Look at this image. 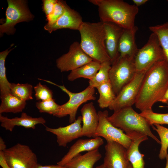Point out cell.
<instances>
[{"instance_id":"obj_1","label":"cell","mask_w":168,"mask_h":168,"mask_svg":"<svg viewBox=\"0 0 168 168\" xmlns=\"http://www.w3.org/2000/svg\"><path fill=\"white\" fill-rule=\"evenodd\" d=\"M168 88V64L165 59L154 64L146 72L135 103L141 112L151 110Z\"/></svg>"},{"instance_id":"obj_2","label":"cell","mask_w":168,"mask_h":168,"mask_svg":"<svg viewBox=\"0 0 168 168\" xmlns=\"http://www.w3.org/2000/svg\"><path fill=\"white\" fill-rule=\"evenodd\" d=\"M98 7L100 21L111 22L124 29H131L139 11L138 7L121 0H89Z\"/></svg>"},{"instance_id":"obj_3","label":"cell","mask_w":168,"mask_h":168,"mask_svg":"<svg viewBox=\"0 0 168 168\" xmlns=\"http://www.w3.org/2000/svg\"><path fill=\"white\" fill-rule=\"evenodd\" d=\"M78 31L80 43L83 51L93 60L101 63L110 61L105 45V33L103 22H83Z\"/></svg>"},{"instance_id":"obj_4","label":"cell","mask_w":168,"mask_h":168,"mask_svg":"<svg viewBox=\"0 0 168 168\" xmlns=\"http://www.w3.org/2000/svg\"><path fill=\"white\" fill-rule=\"evenodd\" d=\"M108 119L114 127L119 128L127 135L138 133L150 137L157 143L161 141L152 133L147 120L136 112L132 106L114 111Z\"/></svg>"},{"instance_id":"obj_5","label":"cell","mask_w":168,"mask_h":168,"mask_svg":"<svg viewBox=\"0 0 168 168\" xmlns=\"http://www.w3.org/2000/svg\"><path fill=\"white\" fill-rule=\"evenodd\" d=\"M42 80L60 88L69 96V100L66 103L60 105L59 109L55 116L61 118L69 115V122L71 124L76 120V115L79 107L83 103L89 100H95V88L88 86L83 91L78 93H73L63 85H58L50 81L42 79Z\"/></svg>"},{"instance_id":"obj_6","label":"cell","mask_w":168,"mask_h":168,"mask_svg":"<svg viewBox=\"0 0 168 168\" xmlns=\"http://www.w3.org/2000/svg\"><path fill=\"white\" fill-rule=\"evenodd\" d=\"M136 73L133 58L128 56H119L112 64L109 79L116 96L132 80Z\"/></svg>"},{"instance_id":"obj_7","label":"cell","mask_w":168,"mask_h":168,"mask_svg":"<svg viewBox=\"0 0 168 168\" xmlns=\"http://www.w3.org/2000/svg\"><path fill=\"white\" fill-rule=\"evenodd\" d=\"M164 59L157 35L152 33L147 43L138 49L134 58L136 72H146L157 62Z\"/></svg>"},{"instance_id":"obj_8","label":"cell","mask_w":168,"mask_h":168,"mask_svg":"<svg viewBox=\"0 0 168 168\" xmlns=\"http://www.w3.org/2000/svg\"><path fill=\"white\" fill-rule=\"evenodd\" d=\"M8 6L6 11V21L0 26V34L14 33V26L17 23L29 21L34 18L29 11L26 2L23 0H8Z\"/></svg>"},{"instance_id":"obj_9","label":"cell","mask_w":168,"mask_h":168,"mask_svg":"<svg viewBox=\"0 0 168 168\" xmlns=\"http://www.w3.org/2000/svg\"><path fill=\"white\" fill-rule=\"evenodd\" d=\"M3 152L10 168H34L38 163L36 155L27 145L18 143Z\"/></svg>"},{"instance_id":"obj_10","label":"cell","mask_w":168,"mask_h":168,"mask_svg":"<svg viewBox=\"0 0 168 168\" xmlns=\"http://www.w3.org/2000/svg\"><path fill=\"white\" fill-rule=\"evenodd\" d=\"M97 113L98 124L93 138L102 137L106 141L117 142L128 149L132 143L131 139L122 130L114 127L109 121L108 111H99Z\"/></svg>"},{"instance_id":"obj_11","label":"cell","mask_w":168,"mask_h":168,"mask_svg":"<svg viewBox=\"0 0 168 168\" xmlns=\"http://www.w3.org/2000/svg\"><path fill=\"white\" fill-rule=\"evenodd\" d=\"M146 72H136L132 80L124 86L109 107L115 111L132 106L135 104L143 79Z\"/></svg>"},{"instance_id":"obj_12","label":"cell","mask_w":168,"mask_h":168,"mask_svg":"<svg viewBox=\"0 0 168 168\" xmlns=\"http://www.w3.org/2000/svg\"><path fill=\"white\" fill-rule=\"evenodd\" d=\"M92 60L82 50L80 43L76 41L70 46L67 53L56 60V66L61 72L72 71Z\"/></svg>"},{"instance_id":"obj_13","label":"cell","mask_w":168,"mask_h":168,"mask_svg":"<svg viewBox=\"0 0 168 168\" xmlns=\"http://www.w3.org/2000/svg\"><path fill=\"white\" fill-rule=\"evenodd\" d=\"M103 165L105 168H128L130 162L127 155V149L120 144L106 141Z\"/></svg>"},{"instance_id":"obj_14","label":"cell","mask_w":168,"mask_h":168,"mask_svg":"<svg viewBox=\"0 0 168 168\" xmlns=\"http://www.w3.org/2000/svg\"><path fill=\"white\" fill-rule=\"evenodd\" d=\"M82 122V116H79L75 121L67 126L57 128L46 126L45 129L56 136L57 142L59 146L66 147L68 143L83 136Z\"/></svg>"},{"instance_id":"obj_15","label":"cell","mask_w":168,"mask_h":168,"mask_svg":"<svg viewBox=\"0 0 168 168\" xmlns=\"http://www.w3.org/2000/svg\"><path fill=\"white\" fill-rule=\"evenodd\" d=\"M105 33V45L111 64L119 57V40L124 29L111 22H103Z\"/></svg>"},{"instance_id":"obj_16","label":"cell","mask_w":168,"mask_h":168,"mask_svg":"<svg viewBox=\"0 0 168 168\" xmlns=\"http://www.w3.org/2000/svg\"><path fill=\"white\" fill-rule=\"evenodd\" d=\"M83 22L80 14L68 6L62 16L52 24L47 23L44 26V29L50 33L53 31L62 29L78 30Z\"/></svg>"},{"instance_id":"obj_17","label":"cell","mask_w":168,"mask_h":168,"mask_svg":"<svg viewBox=\"0 0 168 168\" xmlns=\"http://www.w3.org/2000/svg\"><path fill=\"white\" fill-rule=\"evenodd\" d=\"M104 143L103 140L100 137L78 139L70 147L68 152L57 164L64 166L80 152L98 149Z\"/></svg>"},{"instance_id":"obj_18","label":"cell","mask_w":168,"mask_h":168,"mask_svg":"<svg viewBox=\"0 0 168 168\" xmlns=\"http://www.w3.org/2000/svg\"><path fill=\"white\" fill-rule=\"evenodd\" d=\"M0 122L1 126L10 132H12L16 126L34 129L36 125H44L46 122L45 120L42 117H33L25 112L22 113L20 117L12 119L0 114Z\"/></svg>"},{"instance_id":"obj_19","label":"cell","mask_w":168,"mask_h":168,"mask_svg":"<svg viewBox=\"0 0 168 168\" xmlns=\"http://www.w3.org/2000/svg\"><path fill=\"white\" fill-rule=\"evenodd\" d=\"M83 125V136L93 137L98 124V116L93 103L91 102L85 104L81 110Z\"/></svg>"},{"instance_id":"obj_20","label":"cell","mask_w":168,"mask_h":168,"mask_svg":"<svg viewBox=\"0 0 168 168\" xmlns=\"http://www.w3.org/2000/svg\"><path fill=\"white\" fill-rule=\"evenodd\" d=\"M132 140V143L127 149L128 159L132 165V168H144L145 162L144 154L139 150L140 144L147 140V136L140 133H135L127 135Z\"/></svg>"},{"instance_id":"obj_21","label":"cell","mask_w":168,"mask_h":168,"mask_svg":"<svg viewBox=\"0 0 168 168\" xmlns=\"http://www.w3.org/2000/svg\"><path fill=\"white\" fill-rule=\"evenodd\" d=\"M136 26L131 29H124L118 47L120 57L128 56L134 58L138 51L135 42V34L138 30Z\"/></svg>"},{"instance_id":"obj_22","label":"cell","mask_w":168,"mask_h":168,"mask_svg":"<svg viewBox=\"0 0 168 168\" xmlns=\"http://www.w3.org/2000/svg\"><path fill=\"white\" fill-rule=\"evenodd\" d=\"M102 157L98 149L81 154L73 158L64 166L67 168H93L95 164Z\"/></svg>"},{"instance_id":"obj_23","label":"cell","mask_w":168,"mask_h":168,"mask_svg":"<svg viewBox=\"0 0 168 168\" xmlns=\"http://www.w3.org/2000/svg\"><path fill=\"white\" fill-rule=\"evenodd\" d=\"M100 66V62L93 60L71 71L68 76V79L73 81L78 78L82 77L91 80L96 76Z\"/></svg>"},{"instance_id":"obj_24","label":"cell","mask_w":168,"mask_h":168,"mask_svg":"<svg viewBox=\"0 0 168 168\" xmlns=\"http://www.w3.org/2000/svg\"><path fill=\"white\" fill-rule=\"evenodd\" d=\"M0 114L3 113H16L25 108L26 101L21 100L10 93L0 96Z\"/></svg>"},{"instance_id":"obj_25","label":"cell","mask_w":168,"mask_h":168,"mask_svg":"<svg viewBox=\"0 0 168 168\" xmlns=\"http://www.w3.org/2000/svg\"><path fill=\"white\" fill-rule=\"evenodd\" d=\"M96 88L100 95L97 100L99 107L102 109L109 107L116 97L110 81Z\"/></svg>"},{"instance_id":"obj_26","label":"cell","mask_w":168,"mask_h":168,"mask_svg":"<svg viewBox=\"0 0 168 168\" xmlns=\"http://www.w3.org/2000/svg\"><path fill=\"white\" fill-rule=\"evenodd\" d=\"M149 28L157 35L163 51L164 59L168 64V22L150 26Z\"/></svg>"},{"instance_id":"obj_27","label":"cell","mask_w":168,"mask_h":168,"mask_svg":"<svg viewBox=\"0 0 168 168\" xmlns=\"http://www.w3.org/2000/svg\"><path fill=\"white\" fill-rule=\"evenodd\" d=\"M8 48L0 53V96L10 93L11 83L7 77L5 61L7 55L13 48Z\"/></svg>"},{"instance_id":"obj_28","label":"cell","mask_w":168,"mask_h":168,"mask_svg":"<svg viewBox=\"0 0 168 168\" xmlns=\"http://www.w3.org/2000/svg\"><path fill=\"white\" fill-rule=\"evenodd\" d=\"M33 86L28 83H11L10 85V93L17 98L25 101L33 99Z\"/></svg>"},{"instance_id":"obj_29","label":"cell","mask_w":168,"mask_h":168,"mask_svg":"<svg viewBox=\"0 0 168 168\" xmlns=\"http://www.w3.org/2000/svg\"><path fill=\"white\" fill-rule=\"evenodd\" d=\"M111 63L110 61H106L101 63L98 72L95 77L89 81V86L97 88L101 84L110 81L109 71Z\"/></svg>"},{"instance_id":"obj_30","label":"cell","mask_w":168,"mask_h":168,"mask_svg":"<svg viewBox=\"0 0 168 168\" xmlns=\"http://www.w3.org/2000/svg\"><path fill=\"white\" fill-rule=\"evenodd\" d=\"M158 134L160 139L161 147L158 156L161 160L165 159L168 148V128L161 125L155 124L152 126Z\"/></svg>"},{"instance_id":"obj_31","label":"cell","mask_w":168,"mask_h":168,"mask_svg":"<svg viewBox=\"0 0 168 168\" xmlns=\"http://www.w3.org/2000/svg\"><path fill=\"white\" fill-rule=\"evenodd\" d=\"M140 114L147 120L151 126L155 124H168V113H156L151 110L141 112Z\"/></svg>"},{"instance_id":"obj_32","label":"cell","mask_w":168,"mask_h":168,"mask_svg":"<svg viewBox=\"0 0 168 168\" xmlns=\"http://www.w3.org/2000/svg\"><path fill=\"white\" fill-rule=\"evenodd\" d=\"M35 106L40 113H45L55 116L60 105L56 103L54 100L50 99L44 100H40L35 103Z\"/></svg>"},{"instance_id":"obj_33","label":"cell","mask_w":168,"mask_h":168,"mask_svg":"<svg viewBox=\"0 0 168 168\" xmlns=\"http://www.w3.org/2000/svg\"><path fill=\"white\" fill-rule=\"evenodd\" d=\"M68 6L64 1L57 0L52 13L46 17L47 24H52L57 21L64 13Z\"/></svg>"},{"instance_id":"obj_34","label":"cell","mask_w":168,"mask_h":168,"mask_svg":"<svg viewBox=\"0 0 168 168\" xmlns=\"http://www.w3.org/2000/svg\"><path fill=\"white\" fill-rule=\"evenodd\" d=\"M35 96L37 100H44L53 98V92L47 86L39 82L34 86Z\"/></svg>"},{"instance_id":"obj_35","label":"cell","mask_w":168,"mask_h":168,"mask_svg":"<svg viewBox=\"0 0 168 168\" xmlns=\"http://www.w3.org/2000/svg\"><path fill=\"white\" fill-rule=\"evenodd\" d=\"M56 1L57 0H43V10L46 17L52 13Z\"/></svg>"},{"instance_id":"obj_36","label":"cell","mask_w":168,"mask_h":168,"mask_svg":"<svg viewBox=\"0 0 168 168\" xmlns=\"http://www.w3.org/2000/svg\"><path fill=\"white\" fill-rule=\"evenodd\" d=\"M34 168H67L65 166L57 165H49L42 166L40 164L37 163Z\"/></svg>"},{"instance_id":"obj_37","label":"cell","mask_w":168,"mask_h":168,"mask_svg":"<svg viewBox=\"0 0 168 168\" xmlns=\"http://www.w3.org/2000/svg\"><path fill=\"white\" fill-rule=\"evenodd\" d=\"M0 165L2 168H10L6 162L2 151H0Z\"/></svg>"},{"instance_id":"obj_38","label":"cell","mask_w":168,"mask_h":168,"mask_svg":"<svg viewBox=\"0 0 168 168\" xmlns=\"http://www.w3.org/2000/svg\"><path fill=\"white\" fill-rule=\"evenodd\" d=\"M133 2L134 3V4L137 6L138 7L142 6L146 2H147L148 0H133Z\"/></svg>"},{"instance_id":"obj_39","label":"cell","mask_w":168,"mask_h":168,"mask_svg":"<svg viewBox=\"0 0 168 168\" xmlns=\"http://www.w3.org/2000/svg\"><path fill=\"white\" fill-rule=\"evenodd\" d=\"M159 102L166 104L168 102V88Z\"/></svg>"},{"instance_id":"obj_40","label":"cell","mask_w":168,"mask_h":168,"mask_svg":"<svg viewBox=\"0 0 168 168\" xmlns=\"http://www.w3.org/2000/svg\"><path fill=\"white\" fill-rule=\"evenodd\" d=\"M6 145L2 137H0V151H3L6 149Z\"/></svg>"},{"instance_id":"obj_41","label":"cell","mask_w":168,"mask_h":168,"mask_svg":"<svg viewBox=\"0 0 168 168\" xmlns=\"http://www.w3.org/2000/svg\"><path fill=\"white\" fill-rule=\"evenodd\" d=\"M165 159H166V163L165 168H168V153L167 154Z\"/></svg>"},{"instance_id":"obj_42","label":"cell","mask_w":168,"mask_h":168,"mask_svg":"<svg viewBox=\"0 0 168 168\" xmlns=\"http://www.w3.org/2000/svg\"><path fill=\"white\" fill-rule=\"evenodd\" d=\"M95 168H105V167L103 164H102L99 166H97Z\"/></svg>"},{"instance_id":"obj_43","label":"cell","mask_w":168,"mask_h":168,"mask_svg":"<svg viewBox=\"0 0 168 168\" xmlns=\"http://www.w3.org/2000/svg\"><path fill=\"white\" fill-rule=\"evenodd\" d=\"M128 168H132V165H131V164L130 163V164L129 165Z\"/></svg>"},{"instance_id":"obj_44","label":"cell","mask_w":168,"mask_h":168,"mask_svg":"<svg viewBox=\"0 0 168 168\" xmlns=\"http://www.w3.org/2000/svg\"><path fill=\"white\" fill-rule=\"evenodd\" d=\"M167 105V106H166V107H167L168 108V102H167V103H166Z\"/></svg>"}]
</instances>
